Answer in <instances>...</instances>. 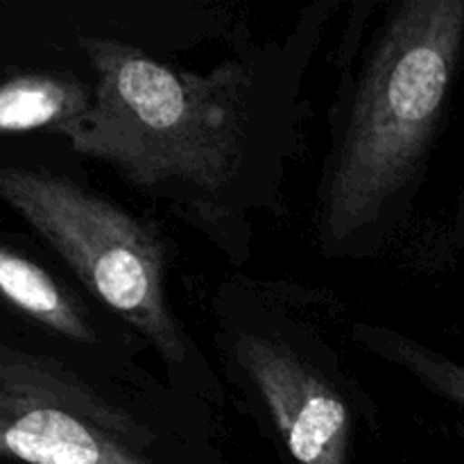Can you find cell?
<instances>
[{
	"label": "cell",
	"instance_id": "obj_1",
	"mask_svg": "<svg viewBox=\"0 0 464 464\" xmlns=\"http://www.w3.org/2000/svg\"><path fill=\"white\" fill-rule=\"evenodd\" d=\"M82 48L95 100L63 139L243 261L249 211L272 199L293 145L290 50L229 59L202 75L113 39H82Z\"/></svg>",
	"mask_w": 464,
	"mask_h": 464
},
{
	"label": "cell",
	"instance_id": "obj_2",
	"mask_svg": "<svg viewBox=\"0 0 464 464\" xmlns=\"http://www.w3.org/2000/svg\"><path fill=\"white\" fill-rule=\"evenodd\" d=\"M464 41V0H408L372 36L324 161L317 231L329 256L381 243L435 140Z\"/></svg>",
	"mask_w": 464,
	"mask_h": 464
},
{
	"label": "cell",
	"instance_id": "obj_3",
	"mask_svg": "<svg viewBox=\"0 0 464 464\" xmlns=\"http://www.w3.org/2000/svg\"><path fill=\"white\" fill-rule=\"evenodd\" d=\"M0 198L109 313L157 352L179 392L220 399L207 358L168 299L170 249L157 227L98 190L39 168L5 166Z\"/></svg>",
	"mask_w": 464,
	"mask_h": 464
},
{
	"label": "cell",
	"instance_id": "obj_4",
	"mask_svg": "<svg viewBox=\"0 0 464 464\" xmlns=\"http://www.w3.org/2000/svg\"><path fill=\"white\" fill-rule=\"evenodd\" d=\"M216 349L290 464H352L367 397L324 343L285 313L225 288Z\"/></svg>",
	"mask_w": 464,
	"mask_h": 464
},
{
	"label": "cell",
	"instance_id": "obj_5",
	"mask_svg": "<svg viewBox=\"0 0 464 464\" xmlns=\"http://www.w3.org/2000/svg\"><path fill=\"white\" fill-rule=\"evenodd\" d=\"M5 464H181L168 435L130 401L44 352L0 347Z\"/></svg>",
	"mask_w": 464,
	"mask_h": 464
},
{
	"label": "cell",
	"instance_id": "obj_6",
	"mask_svg": "<svg viewBox=\"0 0 464 464\" xmlns=\"http://www.w3.org/2000/svg\"><path fill=\"white\" fill-rule=\"evenodd\" d=\"M0 290L14 311L30 317L62 343L80 349L93 347L95 352L107 347L86 304L44 266L9 245L0 247Z\"/></svg>",
	"mask_w": 464,
	"mask_h": 464
},
{
	"label": "cell",
	"instance_id": "obj_7",
	"mask_svg": "<svg viewBox=\"0 0 464 464\" xmlns=\"http://www.w3.org/2000/svg\"><path fill=\"white\" fill-rule=\"evenodd\" d=\"M95 89L59 72H16L0 86L3 134L53 131L66 136L93 109Z\"/></svg>",
	"mask_w": 464,
	"mask_h": 464
},
{
	"label": "cell",
	"instance_id": "obj_8",
	"mask_svg": "<svg viewBox=\"0 0 464 464\" xmlns=\"http://www.w3.org/2000/svg\"><path fill=\"white\" fill-rule=\"evenodd\" d=\"M352 340L361 349L401 367L435 397L464 408V365L460 362L388 326L353 324Z\"/></svg>",
	"mask_w": 464,
	"mask_h": 464
}]
</instances>
